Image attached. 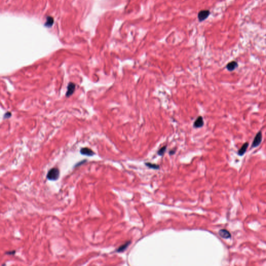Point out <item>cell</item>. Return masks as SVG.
Returning <instances> with one entry per match:
<instances>
[{
  "mask_svg": "<svg viewBox=\"0 0 266 266\" xmlns=\"http://www.w3.org/2000/svg\"><path fill=\"white\" fill-rule=\"evenodd\" d=\"M166 149H167V146H164L163 147H162L161 148H160L159 151H158V154L159 155H160V156H162L164 155V154L165 153V152H166Z\"/></svg>",
  "mask_w": 266,
  "mask_h": 266,
  "instance_id": "cell-12",
  "label": "cell"
},
{
  "mask_svg": "<svg viewBox=\"0 0 266 266\" xmlns=\"http://www.w3.org/2000/svg\"><path fill=\"white\" fill-rule=\"evenodd\" d=\"M53 23H54L53 18L51 17H48V18H47V21H46V22L45 23V25L46 27H50L53 25Z\"/></svg>",
  "mask_w": 266,
  "mask_h": 266,
  "instance_id": "cell-11",
  "label": "cell"
},
{
  "mask_svg": "<svg viewBox=\"0 0 266 266\" xmlns=\"http://www.w3.org/2000/svg\"><path fill=\"white\" fill-rule=\"evenodd\" d=\"M239 65L238 63L236 61H232L226 65V69L228 71L230 72H232L234 70H235L237 68H238Z\"/></svg>",
  "mask_w": 266,
  "mask_h": 266,
  "instance_id": "cell-5",
  "label": "cell"
},
{
  "mask_svg": "<svg viewBox=\"0 0 266 266\" xmlns=\"http://www.w3.org/2000/svg\"><path fill=\"white\" fill-rule=\"evenodd\" d=\"M146 165L151 168H153V169H158L159 168V166L158 165H156L155 164H152V163H146Z\"/></svg>",
  "mask_w": 266,
  "mask_h": 266,
  "instance_id": "cell-13",
  "label": "cell"
},
{
  "mask_svg": "<svg viewBox=\"0 0 266 266\" xmlns=\"http://www.w3.org/2000/svg\"><path fill=\"white\" fill-rule=\"evenodd\" d=\"M176 151V149H172V150H170V151H169V155H174V154L175 153Z\"/></svg>",
  "mask_w": 266,
  "mask_h": 266,
  "instance_id": "cell-15",
  "label": "cell"
},
{
  "mask_svg": "<svg viewBox=\"0 0 266 266\" xmlns=\"http://www.w3.org/2000/svg\"><path fill=\"white\" fill-rule=\"evenodd\" d=\"M218 234L222 238H223L224 239H226L230 238L231 237V233H230V232L225 229L220 230L218 232Z\"/></svg>",
  "mask_w": 266,
  "mask_h": 266,
  "instance_id": "cell-7",
  "label": "cell"
},
{
  "mask_svg": "<svg viewBox=\"0 0 266 266\" xmlns=\"http://www.w3.org/2000/svg\"><path fill=\"white\" fill-rule=\"evenodd\" d=\"M80 152L83 155H86L88 156H92L94 154V152L90 149L88 148H83L81 149Z\"/></svg>",
  "mask_w": 266,
  "mask_h": 266,
  "instance_id": "cell-9",
  "label": "cell"
},
{
  "mask_svg": "<svg viewBox=\"0 0 266 266\" xmlns=\"http://www.w3.org/2000/svg\"><path fill=\"white\" fill-rule=\"evenodd\" d=\"M131 243V242L130 241H129V242H126L124 244L121 245L117 250V251L118 252H122L123 251H124L126 249V248L129 246V245Z\"/></svg>",
  "mask_w": 266,
  "mask_h": 266,
  "instance_id": "cell-10",
  "label": "cell"
},
{
  "mask_svg": "<svg viewBox=\"0 0 266 266\" xmlns=\"http://www.w3.org/2000/svg\"><path fill=\"white\" fill-rule=\"evenodd\" d=\"M248 146H249L248 143H247V142L245 143L242 145L241 148L239 150V151L238 152V154L239 155H240V156H243L245 154V153L246 152Z\"/></svg>",
  "mask_w": 266,
  "mask_h": 266,
  "instance_id": "cell-8",
  "label": "cell"
},
{
  "mask_svg": "<svg viewBox=\"0 0 266 266\" xmlns=\"http://www.w3.org/2000/svg\"><path fill=\"white\" fill-rule=\"evenodd\" d=\"M16 253V251H8V252H6L5 254V255H15Z\"/></svg>",
  "mask_w": 266,
  "mask_h": 266,
  "instance_id": "cell-14",
  "label": "cell"
},
{
  "mask_svg": "<svg viewBox=\"0 0 266 266\" xmlns=\"http://www.w3.org/2000/svg\"><path fill=\"white\" fill-rule=\"evenodd\" d=\"M204 125V120H203V118L202 116H199L194 121L193 126L195 129H199L202 128Z\"/></svg>",
  "mask_w": 266,
  "mask_h": 266,
  "instance_id": "cell-4",
  "label": "cell"
},
{
  "mask_svg": "<svg viewBox=\"0 0 266 266\" xmlns=\"http://www.w3.org/2000/svg\"><path fill=\"white\" fill-rule=\"evenodd\" d=\"M75 89V85L74 83L70 82L69 83L67 87V91L66 92V96L67 97H70L71 96L73 92H74Z\"/></svg>",
  "mask_w": 266,
  "mask_h": 266,
  "instance_id": "cell-6",
  "label": "cell"
},
{
  "mask_svg": "<svg viewBox=\"0 0 266 266\" xmlns=\"http://www.w3.org/2000/svg\"><path fill=\"white\" fill-rule=\"evenodd\" d=\"M60 172L57 168L54 167L51 169L47 175V178L50 180H56L59 177Z\"/></svg>",
  "mask_w": 266,
  "mask_h": 266,
  "instance_id": "cell-1",
  "label": "cell"
},
{
  "mask_svg": "<svg viewBox=\"0 0 266 266\" xmlns=\"http://www.w3.org/2000/svg\"><path fill=\"white\" fill-rule=\"evenodd\" d=\"M262 132L261 131H259L258 132L255 138H254V140L252 142V145H251V148H256L258 146H259L262 142Z\"/></svg>",
  "mask_w": 266,
  "mask_h": 266,
  "instance_id": "cell-2",
  "label": "cell"
},
{
  "mask_svg": "<svg viewBox=\"0 0 266 266\" xmlns=\"http://www.w3.org/2000/svg\"><path fill=\"white\" fill-rule=\"evenodd\" d=\"M210 15V11L209 10H202L200 11L198 13V19L200 22H202L205 20L206 19L208 18L209 15Z\"/></svg>",
  "mask_w": 266,
  "mask_h": 266,
  "instance_id": "cell-3",
  "label": "cell"
}]
</instances>
